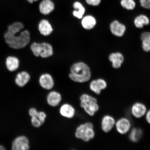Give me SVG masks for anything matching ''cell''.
<instances>
[{
    "label": "cell",
    "instance_id": "cell-1",
    "mask_svg": "<svg viewBox=\"0 0 150 150\" xmlns=\"http://www.w3.org/2000/svg\"><path fill=\"white\" fill-rule=\"evenodd\" d=\"M7 31L4 35L6 42L11 48L18 50L23 48L27 45L30 40L29 31L24 30L20 34L16 35Z\"/></svg>",
    "mask_w": 150,
    "mask_h": 150
},
{
    "label": "cell",
    "instance_id": "cell-2",
    "mask_svg": "<svg viewBox=\"0 0 150 150\" xmlns=\"http://www.w3.org/2000/svg\"><path fill=\"white\" fill-rule=\"evenodd\" d=\"M69 76L73 81L83 83L90 79L91 74L89 67L87 64L83 62H79L75 64L71 67Z\"/></svg>",
    "mask_w": 150,
    "mask_h": 150
},
{
    "label": "cell",
    "instance_id": "cell-3",
    "mask_svg": "<svg viewBox=\"0 0 150 150\" xmlns=\"http://www.w3.org/2000/svg\"><path fill=\"white\" fill-rule=\"evenodd\" d=\"M80 106L89 115L93 116L99 110L96 99L86 94L80 97Z\"/></svg>",
    "mask_w": 150,
    "mask_h": 150
},
{
    "label": "cell",
    "instance_id": "cell-4",
    "mask_svg": "<svg viewBox=\"0 0 150 150\" xmlns=\"http://www.w3.org/2000/svg\"><path fill=\"white\" fill-rule=\"evenodd\" d=\"M75 136L77 138L85 142L92 139L95 136L92 124L87 122L80 125L77 127Z\"/></svg>",
    "mask_w": 150,
    "mask_h": 150
},
{
    "label": "cell",
    "instance_id": "cell-5",
    "mask_svg": "<svg viewBox=\"0 0 150 150\" xmlns=\"http://www.w3.org/2000/svg\"><path fill=\"white\" fill-rule=\"evenodd\" d=\"M32 51L35 56H40L42 58H47L51 56L53 54L52 47L47 43H33L31 46Z\"/></svg>",
    "mask_w": 150,
    "mask_h": 150
},
{
    "label": "cell",
    "instance_id": "cell-6",
    "mask_svg": "<svg viewBox=\"0 0 150 150\" xmlns=\"http://www.w3.org/2000/svg\"><path fill=\"white\" fill-rule=\"evenodd\" d=\"M29 142L28 138L24 136H19L13 141L12 143L13 150H28L30 149Z\"/></svg>",
    "mask_w": 150,
    "mask_h": 150
},
{
    "label": "cell",
    "instance_id": "cell-7",
    "mask_svg": "<svg viewBox=\"0 0 150 150\" xmlns=\"http://www.w3.org/2000/svg\"><path fill=\"white\" fill-rule=\"evenodd\" d=\"M39 83L43 88L50 90L53 88L54 81L51 75L47 74L41 75L39 79Z\"/></svg>",
    "mask_w": 150,
    "mask_h": 150
},
{
    "label": "cell",
    "instance_id": "cell-8",
    "mask_svg": "<svg viewBox=\"0 0 150 150\" xmlns=\"http://www.w3.org/2000/svg\"><path fill=\"white\" fill-rule=\"evenodd\" d=\"M55 8V5L52 0H42L39 5V9L41 13L48 15Z\"/></svg>",
    "mask_w": 150,
    "mask_h": 150
},
{
    "label": "cell",
    "instance_id": "cell-9",
    "mask_svg": "<svg viewBox=\"0 0 150 150\" xmlns=\"http://www.w3.org/2000/svg\"><path fill=\"white\" fill-rule=\"evenodd\" d=\"M110 29L112 33L117 37L122 36L125 31V27L117 21H114L110 25Z\"/></svg>",
    "mask_w": 150,
    "mask_h": 150
},
{
    "label": "cell",
    "instance_id": "cell-10",
    "mask_svg": "<svg viewBox=\"0 0 150 150\" xmlns=\"http://www.w3.org/2000/svg\"><path fill=\"white\" fill-rule=\"evenodd\" d=\"M61 100L62 97L60 94L56 91L50 92L47 97L48 104L53 107L58 106Z\"/></svg>",
    "mask_w": 150,
    "mask_h": 150
},
{
    "label": "cell",
    "instance_id": "cell-11",
    "mask_svg": "<svg viewBox=\"0 0 150 150\" xmlns=\"http://www.w3.org/2000/svg\"><path fill=\"white\" fill-rule=\"evenodd\" d=\"M106 86V82L104 80L98 79L91 81L90 84V88L91 91L98 95L100 93L101 90L105 88Z\"/></svg>",
    "mask_w": 150,
    "mask_h": 150
},
{
    "label": "cell",
    "instance_id": "cell-12",
    "mask_svg": "<svg viewBox=\"0 0 150 150\" xmlns=\"http://www.w3.org/2000/svg\"><path fill=\"white\" fill-rule=\"evenodd\" d=\"M59 112L63 117L71 119L74 117L75 115V110L71 105L69 104H64L60 108Z\"/></svg>",
    "mask_w": 150,
    "mask_h": 150
},
{
    "label": "cell",
    "instance_id": "cell-13",
    "mask_svg": "<svg viewBox=\"0 0 150 150\" xmlns=\"http://www.w3.org/2000/svg\"><path fill=\"white\" fill-rule=\"evenodd\" d=\"M20 61L18 58L13 56H9L6 60V65L7 70L13 72L18 68Z\"/></svg>",
    "mask_w": 150,
    "mask_h": 150
},
{
    "label": "cell",
    "instance_id": "cell-14",
    "mask_svg": "<svg viewBox=\"0 0 150 150\" xmlns=\"http://www.w3.org/2000/svg\"><path fill=\"white\" fill-rule=\"evenodd\" d=\"M30 79V74L25 71H22L17 75L15 82L18 86L23 87L29 82Z\"/></svg>",
    "mask_w": 150,
    "mask_h": 150
},
{
    "label": "cell",
    "instance_id": "cell-15",
    "mask_svg": "<svg viewBox=\"0 0 150 150\" xmlns=\"http://www.w3.org/2000/svg\"><path fill=\"white\" fill-rule=\"evenodd\" d=\"M130 123L128 120L123 118L118 121L116 124L117 129L120 134H126L130 128Z\"/></svg>",
    "mask_w": 150,
    "mask_h": 150
},
{
    "label": "cell",
    "instance_id": "cell-16",
    "mask_svg": "<svg viewBox=\"0 0 150 150\" xmlns=\"http://www.w3.org/2000/svg\"><path fill=\"white\" fill-rule=\"evenodd\" d=\"M38 28L41 34L45 36L49 35L53 30L51 24L46 20L41 21L39 23Z\"/></svg>",
    "mask_w": 150,
    "mask_h": 150
},
{
    "label": "cell",
    "instance_id": "cell-17",
    "mask_svg": "<svg viewBox=\"0 0 150 150\" xmlns=\"http://www.w3.org/2000/svg\"><path fill=\"white\" fill-rule=\"evenodd\" d=\"M109 58L112 62V67L116 69L120 68L124 61L123 56L119 52L111 54Z\"/></svg>",
    "mask_w": 150,
    "mask_h": 150
},
{
    "label": "cell",
    "instance_id": "cell-18",
    "mask_svg": "<svg viewBox=\"0 0 150 150\" xmlns=\"http://www.w3.org/2000/svg\"><path fill=\"white\" fill-rule=\"evenodd\" d=\"M115 124V120L112 117L106 116L103 118L102 127L105 132H107L111 130Z\"/></svg>",
    "mask_w": 150,
    "mask_h": 150
},
{
    "label": "cell",
    "instance_id": "cell-19",
    "mask_svg": "<svg viewBox=\"0 0 150 150\" xmlns=\"http://www.w3.org/2000/svg\"><path fill=\"white\" fill-rule=\"evenodd\" d=\"M146 108L144 105L141 103H136L132 106V113L135 117L139 118L145 114Z\"/></svg>",
    "mask_w": 150,
    "mask_h": 150
},
{
    "label": "cell",
    "instance_id": "cell-20",
    "mask_svg": "<svg viewBox=\"0 0 150 150\" xmlns=\"http://www.w3.org/2000/svg\"><path fill=\"white\" fill-rule=\"evenodd\" d=\"M74 10L73 14L75 17L81 19L82 18L85 12V9L83 6L79 1L75 2L73 4Z\"/></svg>",
    "mask_w": 150,
    "mask_h": 150
},
{
    "label": "cell",
    "instance_id": "cell-21",
    "mask_svg": "<svg viewBox=\"0 0 150 150\" xmlns=\"http://www.w3.org/2000/svg\"><path fill=\"white\" fill-rule=\"evenodd\" d=\"M82 25L84 29L90 30L93 29L96 24V20L93 16H87L84 17L82 21Z\"/></svg>",
    "mask_w": 150,
    "mask_h": 150
},
{
    "label": "cell",
    "instance_id": "cell-22",
    "mask_svg": "<svg viewBox=\"0 0 150 150\" xmlns=\"http://www.w3.org/2000/svg\"><path fill=\"white\" fill-rule=\"evenodd\" d=\"M29 114L31 117H35L40 121L43 124L45 121L46 115L44 112L38 111L36 109L34 108H30L29 110Z\"/></svg>",
    "mask_w": 150,
    "mask_h": 150
},
{
    "label": "cell",
    "instance_id": "cell-23",
    "mask_svg": "<svg viewBox=\"0 0 150 150\" xmlns=\"http://www.w3.org/2000/svg\"><path fill=\"white\" fill-rule=\"evenodd\" d=\"M134 24L136 27L142 28L144 25H148L149 23V20L147 16L144 15H140L135 19Z\"/></svg>",
    "mask_w": 150,
    "mask_h": 150
},
{
    "label": "cell",
    "instance_id": "cell-24",
    "mask_svg": "<svg viewBox=\"0 0 150 150\" xmlns=\"http://www.w3.org/2000/svg\"><path fill=\"white\" fill-rule=\"evenodd\" d=\"M142 41V48L146 52L150 51V32L142 33L141 37Z\"/></svg>",
    "mask_w": 150,
    "mask_h": 150
},
{
    "label": "cell",
    "instance_id": "cell-25",
    "mask_svg": "<svg viewBox=\"0 0 150 150\" xmlns=\"http://www.w3.org/2000/svg\"><path fill=\"white\" fill-rule=\"evenodd\" d=\"M23 28V24L21 22H16L9 25L7 31L13 34H17Z\"/></svg>",
    "mask_w": 150,
    "mask_h": 150
},
{
    "label": "cell",
    "instance_id": "cell-26",
    "mask_svg": "<svg viewBox=\"0 0 150 150\" xmlns=\"http://www.w3.org/2000/svg\"><path fill=\"white\" fill-rule=\"evenodd\" d=\"M120 3L123 8L127 10H134L136 6L135 0H121Z\"/></svg>",
    "mask_w": 150,
    "mask_h": 150
},
{
    "label": "cell",
    "instance_id": "cell-27",
    "mask_svg": "<svg viewBox=\"0 0 150 150\" xmlns=\"http://www.w3.org/2000/svg\"><path fill=\"white\" fill-rule=\"evenodd\" d=\"M142 131L139 128H134L131 131L129 137L132 141L134 142L138 141L141 138Z\"/></svg>",
    "mask_w": 150,
    "mask_h": 150
},
{
    "label": "cell",
    "instance_id": "cell-28",
    "mask_svg": "<svg viewBox=\"0 0 150 150\" xmlns=\"http://www.w3.org/2000/svg\"><path fill=\"white\" fill-rule=\"evenodd\" d=\"M102 0H85L86 3L89 5L97 6L100 4Z\"/></svg>",
    "mask_w": 150,
    "mask_h": 150
},
{
    "label": "cell",
    "instance_id": "cell-29",
    "mask_svg": "<svg viewBox=\"0 0 150 150\" xmlns=\"http://www.w3.org/2000/svg\"><path fill=\"white\" fill-rule=\"evenodd\" d=\"M140 4L144 8L150 9V0H139Z\"/></svg>",
    "mask_w": 150,
    "mask_h": 150
},
{
    "label": "cell",
    "instance_id": "cell-30",
    "mask_svg": "<svg viewBox=\"0 0 150 150\" xmlns=\"http://www.w3.org/2000/svg\"><path fill=\"white\" fill-rule=\"evenodd\" d=\"M31 122L32 125L35 127H39L42 125L40 121L35 117H31Z\"/></svg>",
    "mask_w": 150,
    "mask_h": 150
},
{
    "label": "cell",
    "instance_id": "cell-31",
    "mask_svg": "<svg viewBox=\"0 0 150 150\" xmlns=\"http://www.w3.org/2000/svg\"><path fill=\"white\" fill-rule=\"evenodd\" d=\"M146 120L150 124V110L147 112L146 115Z\"/></svg>",
    "mask_w": 150,
    "mask_h": 150
},
{
    "label": "cell",
    "instance_id": "cell-32",
    "mask_svg": "<svg viewBox=\"0 0 150 150\" xmlns=\"http://www.w3.org/2000/svg\"><path fill=\"white\" fill-rule=\"evenodd\" d=\"M28 1L30 3L32 4L34 2H36L38 1L39 0H26Z\"/></svg>",
    "mask_w": 150,
    "mask_h": 150
},
{
    "label": "cell",
    "instance_id": "cell-33",
    "mask_svg": "<svg viewBox=\"0 0 150 150\" xmlns=\"http://www.w3.org/2000/svg\"><path fill=\"white\" fill-rule=\"evenodd\" d=\"M5 148L3 146L0 145V150H5Z\"/></svg>",
    "mask_w": 150,
    "mask_h": 150
}]
</instances>
